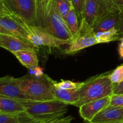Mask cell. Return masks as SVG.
Segmentation results:
<instances>
[{"instance_id":"6da1fadb","label":"cell","mask_w":123,"mask_h":123,"mask_svg":"<svg viewBox=\"0 0 123 123\" xmlns=\"http://www.w3.org/2000/svg\"><path fill=\"white\" fill-rule=\"evenodd\" d=\"M17 82L28 100L45 101L56 99L54 95V80L48 76H25L16 78Z\"/></svg>"},{"instance_id":"7a4b0ae2","label":"cell","mask_w":123,"mask_h":123,"mask_svg":"<svg viewBox=\"0 0 123 123\" xmlns=\"http://www.w3.org/2000/svg\"><path fill=\"white\" fill-rule=\"evenodd\" d=\"M20 100L25 108V112L31 118L37 121H46L61 118L68 110V105L56 99L45 101Z\"/></svg>"},{"instance_id":"3957f363","label":"cell","mask_w":123,"mask_h":123,"mask_svg":"<svg viewBox=\"0 0 123 123\" xmlns=\"http://www.w3.org/2000/svg\"><path fill=\"white\" fill-rule=\"evenodd\" d=\"M111 72L96 76L84 82L79 89V99L74 106L82 105L112 94L113 85L109 78Z\"/></svg>"},{"instance_id":"277c9868","label":"cell","mask_w":123,"mask_h":123,"mask_svg":"<svg viewBox=\"0 0 123 123\" xmlns=\"http://www.w3.org/2000/svg\"><path fill=\"white\" fill-rule=\"evenodd\" d=\"M7 12L28 25H37L36 0H2Z\"/></svg>"},{"instance_id":"5b68a950","label":"cell","mask_w":123,"mask_h":123,"mask_svg":"<svg viewBox=\"0 0 123 123\" xmlns=\"http://www.w3.org/2000/svg\"><path fill=\"white\" fill-rule=\"evenodd\" d=\"M43 28H45L55 37L68 42L69 44L73 38L64 19L60 14L53 0L50 2Z\"/></svg>"},{"instance_id":"8992f818","label":"cell","mask_w":123,"mask_h":123,"mask_svg":"<svg viewBox=\"0 0 123 123\" xmlns=\"http://www.w3.org/2000/svg\"><path fill=\"white\" fill-rule=\"evenodd\" d=\"M29 32L28 40L36 47L44 46L52 48H60L69 43L56 38L52 35L45 28L40 26H32L26 24Z\"/></svg>"},{"instance_id":"52a82bcc","label":"cell","mask_w":123,"mask_h":123,"mask_svg":"<svg viewBox=\"0 0 123 123\" xmlns=\"http://www.w3.org/2000/svg\"><path fill=\"white\" fill-rule=\"evenodd\" d=\"M100 6V0L85 1L82 15L80 20V26L78 35L85 34L92 30V26L98 18Z\"/></svg>"},{"instance_id":"ba28073f","label":"cell","mask_w":123,"mask_h":123,"mask_svg":"<svg viewBox=\"0 0 123 123\" xmlns=\"http://www.w3.org/2000/svg\"><path fill=\"white\" fill-rule=\"evenodd\" d=\"M0 25L13 36L29 42L26 24L15 16L9 13L0 12Z\"/></svg>"},{"instance_id":"9c48e42d","label":"cell","mask_w":123,"mask_h":123,"mask_svg":"<svg viewBox=\"0 0 123 123\" xmlns=\"http://www.w3.org/2000/svg\"><path fill=\"white\" fill-rule=\"evenodd\" d=\"M111 97V96H107L82 105L79 107L80 117L86 122H91L100 111L109 105Z\"/></svg>"},{"instance_id":"30bf717a","label":"cell","mask_w":123,"mask_h":123,"mask_svg":"<svg viewBox=\"0 0 123 123\" xmlns=\"http://www.w3.org/2000/svg\"><path fill=\"white\" fill-rule=\"evenodd\" d=\"M0 47L12 53L26 49H35L37 47L30 42L23 40L13 35L0 34Z\"/></svg>"},{"instance_id":"8fae6325","label":"cell","mask_w":123,"mask_h":123,"mask_svg":"<svg viewBox=\"0 0 123 123\" xmlns=\"http://www.w3.org/2000/svg\"><path fill=\"white\" fill-rule=\"evenodd\" d=\"M0 95L18 100H28L17 82L16 78L10 76L0 78Z\"/></svg>"},{"instance_id":"7c38bea8","label":"cell","mask_w":123,"mask_h":123,"mask_svg":"<svg viewBox=\"0 0 123 123\" xmlns=\"http://www.w3.org/2000/svg\"><path fill=\"white\" fill-rule=\"evenodd\" d=\"M98 44L95 32L93 30L88 31L85 34L78 35L73 38L68 44V48L65 50L67 54H73L85 48Z\"/></svg>"},{"instance_id":"4fadbf2b","label":"cell","mask_w":123,"mask_h":123,"mask_svg":"<svg viewBox=\"0 0 123 123\" xmlns=\"http://www.w3.org/2000/svg\"><path fill=\"white\" fill-rule=\"evenodd\" d=\"M123 121V107L109 105L94 117L91 123H105Z\"/></svg>"},{"instance_id":"5bb4252c","label":"cell","mask_w":123,"mask_h":123,"mask_svg":"<svg viewBox=\"0 0 123 123\" xmlns=\"http://www.w3.org/2000/svg\"><path fill=\"white\" fill-rule=\"evenodd\" d=\"M120 24V13L111 12L97 19L92 30L94 32L104 31L112 28L118 29Z\"/></svg>"},{"instance_id":"9a60e30c","label":"cell","mask_w":123,"mask_h":123,"mask_svg":"<svg viewBox=\"0 0 123 123\" xmlns=\"http://www.w3.org/2000/svg\"><path fill=\"white\" fill-rule=\"evenodd\" d=\"M79 89L64 90L54 85V95L56 100L74 106L79 99Z\"/></svg>"},{"instance_id":"2e32d148","label":"cell","mask_w":123,"mask_h":123,"mask_svg":"<svg viewBox=\"0 0 123 123\" xmlns=\"http://www.w3.org/2000/svg\"><path fill=\"white\" fill-rule=\"evenodd\" d=\"M19 62L28 68L37 67L38 60L35 49H26L13 53Z\"/></svg>"},{"instance_id":"e0dca14e","label":"cell","mask_w":123,"mask_h":123,"mask_svg":"<svg viewBox=\"0 0 123 123\" xmlns=\"http://www.w3.org/2000/svg\"><path fill=\"white\" fill-rule=\"evenodd\" d=\"M37 121L31 118L25 112L18 114H7L0 112V123H25Z\"/></svg>"},{"instance_id":"ac0fdd59","label":"cell","mask_w":123,"mask_h":123,"mask_svg":"<svg viewBox=\"0 0 123 123\" xmlns=\"http://www.w3.org/2000/svg\"><path fill=\"white\" fill-rule=\"evenodd\" d=\"M66 24L73 36V38H75L79 34L80 24L79 22V18L76 12L73 8L71 9L68 14L64 18Z\"/></svg>"},{"instance_id":"d6986e66","label":"cell","mask_w":123,"mask_h":123,"mask_svg":"<svg viewBox=\"0 0 123 123\" xmlns=\"http://www.w3.org/2000/svg\"><path fill=\"white\" fill-rule=\"evenodd\" d=\"M96 37L98 43H109L114 41L120 40L118 29L112 28L104 31L95 32Z\"/></svg>"},{"instance_id":"ffe728a7","label":"cell","mask_w":123,"mask_h":123,"mask_svg":"<svg viewBox=\"0 0 123 123\" xmlns=\"http://www.w3.org/2000/svg\"><path fill=\"white\" fill-rule=\"evenodd\" d=\"M51 1L52 0H36L37 26L43 27Z\"/></svg>"},{"instance_id":"44dd1931","label":"cell","mask_w":123,"mask_h":123,"mask_svg":"<svg viewBox=\"0 0 123 123\" xmlns=\"http://www.w3.org/2000/svg\"><path fill=\"white\" fill-rule=\"evenodd\" d=\"M105 14L111 12L120 13L123 10V0H103Z\"/></svg>"},{"instance_id":"7402d4cb","label":"cell","mask_w":123,"mask_h":123,"mask_svg":"<svg viewBox=\"0 0 123 123\" xmlns=\"http://www.w3.org/2000/svg\"><path fill=\"white\" fill-rule=\"evenodd\" d=\"M58 10L63 18L66 17L71 10L73 6L68 0H53Z\"/></svg>"},{"instance_id":"603a6c76","label":"cell","mask_w":123,"mask_h":123,"mask_svg":"<svg viewBox=\"0 0 123 123\" xmlns=\"http://www.w3.org/2000/svg\"><path fill=\"white\" fill-rule=\"evenodd\" d=\"M84 82H74L70 80H62L60 82H54V85L64 90H73L80 88Z\"/></svg>"},{"instance_id":"cb8c5ba5","label":"cell","mask_w":123,"mask_h":123,"mask_svg":"<svg viewBox=\"0 0 123 123\" xmlns=\"http://www.w3.org/2000/svg\"><path fill=\"white\" fill-rule=\"evenodd\" d=\"M109 78L113 85L120 83L123 80V64L118 66L109 74Z\"/></svg>"},{"instance_id":"d4e9b609","label":"cell","mask_w":123,"mask_h":123,"mask_svg":"<svg viewBox=\"0 0 123 123\" xmlns=\"http://www.w3.org/2000/svg\"><path fill=\"white\" fill-rule=\"evenodd\" d=\"M86 0H71L73 8L76 12L79 19L80 20L84 10V6Z\"/></svg>"},{"instance_id":"484cf974","label":"cell","mask_w":123,"mask_h":123,"mask_svg":"<svg viewBox=\"0 0 123 123\" xmlns=\"http://www.w3.org/2000/svg\"><path fill=\"white\" fill-rule=\"evenodd\" d=\"M109 105L113 106L123 107V94H112Z\"/></svg>"},{"instance_id":"4316f807","label":"cell","mask_w":123,"mask_h":123,"mask_svg":"<svg viewBox=\"0 0 123 123\" xmlns=\"http://www.w3.org/2000/svg\"><path fill=\"white\" fill-rule=\"evenodd\" d=\"M73 120V117L71 115L64 118H59L54 119V120L47 121L43 123H70L71 121Z\"/></svg>"},{"instance_id":"83f0119b","label":"cell","mask_w":123,"mask_h":123,"mask_svg":"<svg viewBox=\"0 0 123 123\" xmlns=\"http://www.w3.org/2000/svg\"><path fill=\"white\" fill-rule=\"evenodd\" d=\"M123 94V80L120 83L114 85L112 94Z\"/></svg>"},{"instance_id":"f1b7e54d","label":"cell","mask_w":123,"mask_h":123,"mask_svg":"<svg viewBox=\"0 0 123 123\" xmlns=\"http://www.w3.org/2000/svg\"><path fill=\"white\" fill-rule=\"evenodd\" d=\"M118 32L120 38H123V10L120 13V24H119Z\"/></svg>"},{"instance_id":"f546056e","label":"cell","mask_w":123,"mask_h":123,"mask_svg":"<svg viewBox=\"0 0 123 123\" xmlns=\"http://www.w3.org/2000/svg\"><path fill=\"white\" fill-rule=\"evenodd\" d=\"M33 68V71H32V74L33 76H43L44 74L43 72V69L40 67H38V66L36 67H34Z\"/></svg>"},{"instance_id":"4dcf8cb0","label":"cell","mask_w":123,"mask_h":123,"mask_svg":"<svg viewBox=\"0 0 123 123\" xmlns=\"http://www.w3.org/2000/svg\"><path fill=\"white\" fill-rule=\"evenodd\" d=\"M120 43L118 47V52L120 57L123 58V38H121L120 39Z\"/></svg>"},{"instance_id":"1f68e13d","label":"cell","mask_w":123,"mask_h":123,"mask_svg":"<svg viewBox=\"0 0 123 123\" xmlns=\"http://www.w3.org/2000/svg\"><path fill=\"white\" fill-rule=\"evenodd\" d=\"M0 12H3V13H8L6 10L2 0H0Z\"/></svg>"},{"instance_id":"d6a6232c","label":"cell","mask_w":123,"mask_h":123,"mask_svg":"<svg viewBox=\"0 0 123 123\" xmlns=\"http://www.w3.org/2000/svg\"><path fill=\"white\" fill-rule=\"evenodd\" d=\"M0 34H10V35H12L8 30H6V28L3 27V26H1L0 25Z\"/></svg>"},{"instance_id":"836d02e7","label":"cell","mask_w":123,"mask_h":123,"mask_svg":"<svg viewBox=\"0 0 123 123\" xmlns=\"http://www.w3.org/2000/svg\"><path fill=\"white\" fill-rule=\"evenodd\" d=\"M44 122H46V121H30V122H27V123H43Z\"/></svg>"},{"instance_id":"e575fe53","label":"cell","mask_w":123,"mask_h":123,"mask_svg":"<svg viewBox=\"0 0 123 123\" xmlns=\"http://www.w3.org/2000/svg\"><path fill=\"white\" fill-rule=\"evenodd\" d=\"M86 123H91L87 122ZM123 123V121H119V122H113V123Z\"/></svg>"},{"instance_id":"d590c367","label":"cell","mask_w":123,"mask_h":123,"mask_svg":"<svg viewBox=\"0 0 123 123\" xmlns=\"http://www.w3.org/2000/svg\"><path fill=\"white\" fill-rule=\"evenodd\" d=\"M68 1H69L70 2H71V0H68ZM71 3H72V2H71Z\"/></svg>"}]
</instances>
